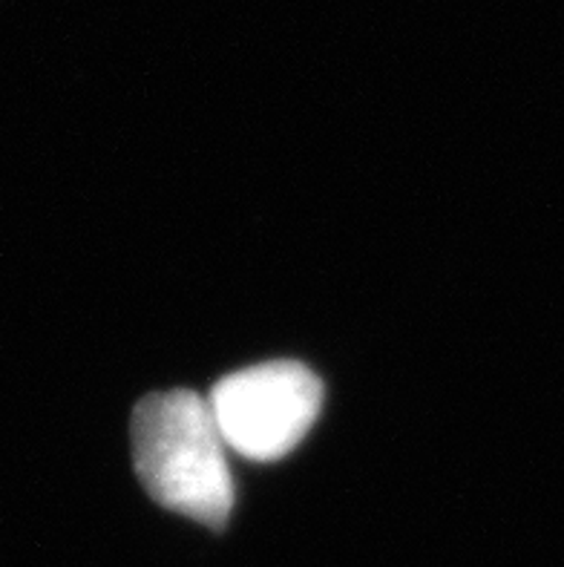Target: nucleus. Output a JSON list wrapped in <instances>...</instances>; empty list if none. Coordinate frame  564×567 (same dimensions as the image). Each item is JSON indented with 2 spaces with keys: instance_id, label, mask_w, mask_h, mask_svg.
I'll list each match as a JSON object with an SVG mask.
<instances>
[{
  "instance_id": "1",
  "label": "nucleus",
  "mask_w": 564,
  "mask_h": 567,
  "mask_svg": "<svg viewBox=\"0 0 564 567\" xmlns=\"http://www.w3.org/2000/svg\"><path fill=\"white\" fill-rule=\"evenodd\" d=\"M133 464L162 507L205 527H225L234 511V475L207 398L173 389L144 398L133 412Z\"/></svg>"
},
{
  "instance_id": "2",
  "label": "nucleus",
  "mask_w": 564,
  "mask_h": 567,
  "mask_svg": "<svg viewBox=\"0 0 564 567\" xmlns=\"http://www.w3.org/2000/svg\"><path fill=\"white\" fill-rule=\"evenodd\" d=\"M207 403L228 450L248 461H277L320 415L322 383L302 363L277 360L222 378Z\"/></svg>"
}]
</instances>
